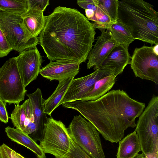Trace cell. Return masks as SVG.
<instances>
[{"label":"cell","mask_w":158,"mask_h":158,"mask_svg":"<svg viewBox=\"0 0 158 158\" xmlns=\"http://www.w3.org/2000/svg\"><path fill=\"white\" fill-rule=\"evenodd\" d=\"M45 18L39 44L50 61L85 62L96 34L92 23L77 9L61 6Z\"/></svg>","instance_id":"1"},{"label":"cell","mask_w":158,"mask_h":158,"mask_svg":"<svg viewBox=\"0 0 158 158\" xmlns=\"http://www.w3.org/2000/svg\"><path fill=\"white\" fill-rule=\"evenodd\" d=\"M62 106L78 111L106 140L112 143L123 139L127 128L136 127L135 120L145 107L144 103L131 98L119 89L112 90L95 100H77Z\"/></svg>","instance_id":"2"},{"label":"cell","mask_w":158,"mask_h":158,"mask_svg":"<svg viewBox=\"0 0 158 158\" xmlns=\"http://www.w3.org/2000/svg\"><path fill=\"white\" fill-rule=\"evenodd\" d=\"M117 21L127 27L135 40L158 44V13L148 2L118 0Z\"/></svg>","instance_id":"3"},{"label":"cell","mask_w":158,"mask_h":158,"mask_svg":"<svg viewBox=\"0 0 158 158\" xmlns=\"http://www.w3.org/2000/svg\"><path fill=\"white\" fill-rule=\"evenodd\" d=\"M139 117L134 131L139 141L141 151L158 153V96L153 94L148 104Z\"/></svg>","instance_id":"4"},{"label":"cell","mask_w":158,"mask_h":158,"mask_svg":"<svg viewBox=\"0 0 158 158\" xmlns=\"http://www.w3.org/2000/svg\"><path fill=\"white\" fill-rule=\"evenodd\" d=\"M67 129L70 137L92 158H105L99 133L85 118L74 116Z\"/></svg>","instance_id":"5"},{"label":"cell","mask_w":158,"mask_h":158,"mask_svg":"<svg viewBox=\"0 0 158 158\" xmlns=\"http://www.w3.org/2000/svg\"><path fill=\"white\" fill-rule=\"evenodd\" d=\"M0 28L13 50L20 52L39 44L38 38L28 31L20 15L0 11Z\"/></svg>","instance_id":"6"},{"label":"cell","mask_w":158,"mask_h":158,"mask_svg":"<svg viewBox=\"0 0 158 158\" xmlns=\"http://www.w3.org/2000/svg\"><path fill=\"white\" fill-rule=\"evenodd\" d=\"M27 91L16 57L9 59L0 68V99L6 103L19 105L24 99Z\"/></svg>","instance_id":"7"},{"label":"cell","mask_w":158,"mask_h":158,"mask_svg":"<svg viewBox=\"0 0 158 158\" xmlns=\"http://www.w3.org/2000/svg\"><path fill=\"white\" fill-rule=\"evenodd\" d=\"M70 139L64 124L51 116L48 118L44 124L43 135L39 146L45 154H51L55 158H60L69 149Z\"/></svg>","instance_id":"8"},{"label":"cell","mask_w":158,"mask_h":158,"mask_svg":"<svg viewBox=\"0 0 158 158\" xmlns=\"http://www.w3.org/2000/svg\"><path fill=\"white\" fill-rule=\"evenodd\" d=\"M158 55L152 46L135 48L131 56L130 66L135 76L158 84Z\"/></svg>","instance_id":"9"},{"label":"cell","mask_w":158,"mask_h":158,"mask_svg":"<svg viewBox=\"0 0 158 158\" xmlns=\"http://www.w3.org/2000/svg\"><path fill=\"white\" fill-rule=\"evenodd\" d=\"M112 73L109 70L98 69L85 76L74 78L58 106L64 103L80 100L92 89L97 81Z\"/></svg>","instance_id":"10"},{"label":"cell","mask_w":158,"mask_h":158,"mask_svg":"<svg viewBox=\"0 0 158 158\" xmlns=\"http://www.w3.org/2000/svg\"><path fill=\"white\" fill-rule=\"evenodd\" d=\"M17 65L25 87L36 80L40 73L42 57L36 46L27 49L16 57Z\"/></svg>","instance_id":"11"},{"label":"cell","mask_w":158,"mask_h":158,"mask_svg":"<svg viewBox=\"0 0 158 158\" xmlns=\"http://www.w3.org/2000/svg\"><path fill=\"white\" fill-rule=\"evenodd\" d=\"M101 35L89 52L87 59V69L94 67L96 70L99 69L102 63L112 49L118 44L113 38L108 29L100 30Z\"/></svg>","instance_id":"12"},{"label":"cell","mask_w":158,"mask_h":158,"mask_svg":"<svg viewBox=\"0 0 158 158\" xmlns=\"http://www.w3.org/2000/svg\"><path fill=\"white\" fill-rule=\"evenodd\" d=\"M80 64L78 63L66 60L50 61L41 69L40 73L50 81H59L74 77L79 72Z\"/></svg>","instance_id":"13"},{"label":"cell","mask_w":158,"mask_h":158,"mask_svg":"<svg viewBox=\"0 0 158 158\" xmlns=\"http://www.w3.org/2000/svg\"><path fill=\"white\" fill-rule=\"evenodd\" d=\"M131 58L128 47L118 44L110 52L99 69L109 70L113 74L117 76L122 74L125 68L130 64Z\"/></svg>","instance_id":"14"},{"label":"cell","mask_w":158,"mask_h":158,"mask_svg":"<svg viewBox=\"0 0 158 158\" xmlns=\"http://www.w3.org/2000/svg\"><path fill=\"white\" fill-rule=\"evenodd\" d=\"M30 100L36 129L35 132L30 137L35 142L40 141L42 139L44 124L48 118L44 112L43 103L44 100L42 97L41 91L38 88L34 93L27 94Z\"/></svg>","instance_id":"15"},{"label":"cell","mask_w":158,"mask_h":158,"mask_svg":"<svg viewBox=\"0 0 158 158\" xmlns=\"http://www.w3.org/2000/svg\"><path fill=\"white\" fill-rule=\"evenodd\" d=\"M8 137L12 141L21 145L33 152L37 158H46L39 145L28 135L20 130L8 126L5 128Z\"/></svg>","instance_id":"16"},{"label":"cell","mask_w":158,"mask_h":158,"mask_svg":"<svg viewBox=\"0 0 158 158\" xmlns=\"http://www.w3.org/2000/svg\"><path fill=\"white\" fill-rule=\"evenodd\" d=\"M116 158H134L141 151L139 141L134 131L118 142Z\"/></svg>","instance_id":"17"},{"label":"cell","mask_w":158,"mask_h":158,"mask_svg":"<svg viewBox=\"0 0 158 158\" xmlns=\"http://www.w3.org/2000/svg\"><path fill=\"white\" fill-rule=\"evenodd\" d=\"M44 12L38 10L30 9L21 15L26 27L35 36L37 37L44 27L45 18Z\"/></svg>","instance_id":"18"},{"label":"cell","mask_w":158,"mask_h":158,"mask_svg":"<svg viewBox=\"0 0 158 158\" xmlns=\"http://www.w3.org/2000/svg\"><path fill=\"white\" fill-rule=\"evenodd\" d=\"M74 78H68L59 81L55 90L47 99L44 100L43 103L44 113L50 115L58 106L59 104Z\"/></svg>","instance_id":"19"},{"label":"cell","mask_w":158,"mask_h":158,"mask_svg":"<svg viewBox=\"0 0 158 158\" xmlns=\"http://www.w3.org/2000/svg\"><path fill=\"white\" fill-rule=\"evenodd\" d=\"M117 76L112 73L97 81L92 89L80 100L94 101L104 95L113 86L116 81Z\"/></svg>","instance_id":"20"},{"label":"cell","mask_w":158,"mask_h":158,"mask_svg":"<svg viewBox=\"0 0 158 158\" xmlns=\"http://www.w3.org/2000/svg\"><path fill=\"white\" fill-rule=\"evenodd\" d=\"M108 30L113 38L119 44L128 47L135 40L127 27L119 22L112 24Z\"/></svg>","instance_id":"21"},{"label":"cell","mask_w":158,"mask_h":158,"mask_svg":"<svg viewBox=\"0 0 158 158\" xmlns=\"http://www.w3.org/2000/svg\"><path fill=\"white\" fill-rule=\"evenodd\" d=\"M28 0H0V11L22 15L28 10Z\"/></svg>","instance_id":"22"},{"label":"cell","mask_w":158,"mask_h":158,"mask_svg":"<svg viewBox=\"0 0 158 158\" xmlns=\"http://www.w3.org/2000/svg\"><path fill=\"white\" fill-rule=\"evenodd\" d=\"M89 20L93 21L94 22L92 23L94 27L100 30L108 29L113 23L99 3L94 11V17Z\"/></svg>","instance_id":"23"},{"label":"cell","mask_w":158,"mask_h":158,"mask_svg":"<svg viewBox=\"0 0 158 158\" xmlns=\"http://www.w3.org/2000/svg\"><path fill=\"white\" fill-rule=\"evenodd\" d=\"M15 107L9 117L16 128L23 131L24 123L27 117L25 110L22 105H15Z\"/></svg>","instance_id":"24"},{"label":"cell","mask_w":158,"mask_h":158,"mask_svg":"<svg viewBox=\"0 0 158 158\" xmlns=\"http://www.w3.org/2000/svg\"><path fill=\"white\" fill-rule=\"evenodd\" d=\"M99 2L112 22L116 23L118 18V0H99Z\"/></svg>","instance_id":"25"},{"label":"cell","mask_w":158,"mask_h":158,"mask_svg":"<svg viewBox=\"0 0 158 158\" xmlns=\"http://www.w3.org/2000/svg\"><path fill=\"white\" fill-rule=\"evenodd\" d=\"M70 140L69 149L67 153L60 158H92L80 147L71 137Z\"/></svg>","instance_id":"26"},{"label":"cell","mask_w":158,"mask_h":158,"mask_svg":"<svg viewBox=\"0 0 158 158\" xmlns=\"http://www.w3.org/2000/svg\"><path fill=\"white\" fill-rule=\"evenodd\" d=\"M0 158H26L5 143L0 146Z\"/></svg>","instance_id":"27"},{"label":"cell","mask_w":158,"mask_h":158,"mask_svg":"<svg viewBox=\"0 0 158 158\" xmlns=\"http://www.w3.org/2000/svg\"><path fill=\"white\" fill-rule=\"evenodd\" d=\"M13 50L0 28V58L6 56Z\"/></svg>","instance_id":"28"},{"label":"cell","mask_w":158,"mask_h":158,"mask_svg":"<svg viewBox=\"0 0 158 158\" xmlns=\"http://www.w3.org/2000/svg\"><path fill=\"white\" fill-rule=\"evenodd\" d=\"M28 9H34L44 11L49 5L48 0H28Z\"/></svg>","instance_id":"29"},{"label":"cell","mask_w":158,"mask_h":158,"mask_svg":"<svg viewBox=\"0 0 158 158\" xmlns=\"http://www.w3.org/2000/svg\"><path fill=\"white\" fill-rule=\"evenodd\" d=\"M77 4L85 10H92L94 11L97 9L99 4V0H77Z\"/></svg>","instance_id":"30"},{"label":"cell","mask_w":158,"mask_h":158,"mask_svg":"<svg viewBox=\"0 0 158 158\" xmlns=\"http://www.w3.org/2000/svg\"><path fill=\"white\" fill-rule=\"evenodd\" d=\"M22 105L25 110L27 118L30 119L32 122L35 123L32 106L30 99L29 98L27 99Z\"/></svg>","instance_id":"31"},{"label":"cell","mask_w":158,"mask_h":158,"mask_svg":"<svg viewBox=\"0 0 158 158\" xmlns=\"http://www.w3.org/2000/svg\"><path fill=\"white\" fill-rule=\"evenodd\" d=\"M6 103L0 99V120L5 123L8 122L9 117L6 107Z\"/></svg>","instance_id":"32"},{"label":"cell","mask_w":158,"mask_h":158,"mask_svg":"<svg viewBox=\"0 0 158 158\" xmlns=\"http://www.w3.org/2000/svg\"><path fill=\"white\" fill-rule=\"evenodd\" d=\"M85 14L86 17L89 20V19L92 18L94 17V11L92 10H85Z\"/></svg>","instance_id":"33"},{"label":"cell","mask_w":158,"mask_h":158,"mask_svg":"<svg viewBox=\"0 0 158 158\" xmlns=\"http://www.w3.org/2000/svg\"><path fill=\"white\" fill-rule=\"evenodd\" d=\"M145 158H158V153H148L144 155Z\"/></svg>","instance_id":"34"},{"label":"cell","mask_w":158,"mask_h":158,"mask_svg":"<svg viewBox=\"0 0 158 158\" xmlns=\"http://www.w3.org/2000/svg\"><path fill=\"white\" fill-rule=\"evenodd\" d=\"M153 47V50L154 52L158 55V44L155 45Z\"/></svg>","instance_id":"35"},{"label":"cell","mask_w":158,"mask_h":158,"mask_svg":"<svg viewBox=\"0 0 158 158\" xmlns=\"http://www.w3.org/2000/svg\"><path fill=\"white\" fill-rule=\"evenodd\" d=\"M134 158H145L144 155L143 153L140 154H138Z\"/></svg>","instance_id":"36"}]
</instances>
